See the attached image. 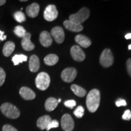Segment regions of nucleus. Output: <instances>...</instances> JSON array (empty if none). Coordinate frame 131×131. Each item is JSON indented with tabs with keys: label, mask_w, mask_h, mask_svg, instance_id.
I'll list each match as a JSON object with an SVG mask.
<instances>
[{
	"label": "nucleus",
	"mask_w": 131,
	"mask_h": 131,
	"mask_svg": "<svg viewBox=\"0 0 131 131\" xmlns=\"http://www.w3.org/2000/svg\"><path fill=\"white\" fill-rule=\"evenodd\" d=\"M115 104L117 107H120V106H126L127 103L123 99H119L115 102Z\"/></svg>",
	"instance_id": "32"
},
{
	"label": "nucleus",
	"mask_w": 131,
	"mask_h": 131,
	"mask_svg": "<svg viewBox=\"0 0 131 131\" xmlns=\"http://www.w3.org/2000/svg\"><path fill=\"white\" fill-rule=\"evenodd\" d=\"M6 38H7V36L5 35L4 32L2 30H0V42L6 40Z\"/></svg>",
	"instance_id": "34"
},
{
	"label": "nucleus",
	"mask_w": 131,
	"mask_h": 131,
	"mask_svg": "<svg viewBox=\"0 0 131 131\" xmlns=\"http://www.w3.org/2000/svg\"><path fill=\"white\" fill-rule=\"evenodd\" d=\"M6 3V0H0V6L4 5Z\"/></svg>",
	"instance_id": "36"
},
{
	"label": "nucleus",
	"mask_w": 131,
	"mask_h": 131,
	"mask_svg": "<svg viewBox=\"0 0 131 131\" xmlns=\"http://www.w3.org/2000/svg\"><path fill=\"white\" fill-rule=\"evenodd\" d=\"M40 60L37 55H33L29 60V69L32 72H36L40 69Z\"/></svg>",
	"instance_id": "16"
},
{
	"label": "nucleus",
	"mask_w": 131,
	"mask_h": 131,
	"mask_svg": "<svg viewBox=\"0 0 131 131\" xmlns=\"http://www.w3.org/2000/svg\"><path fill=\"white\" fill-rule=\"evenodd\" d=\"M15 48V45L14 42L12 41H7L5 43V45L3 47V55L5 57H9L11 54L12 53V52H14Z\"/></svg>",
	"instance_id": "20"
},
{
	"label": "nucleus",
	"mask_w": 131,
	"mask_h": 131,
	"mask_svg": "<svg viewBox=\"0 0 131 131\" xmlns=\"http://www.w3.org/2000/svg\"><path fill=\"white\" fill-rule=\"evenodd\" d=\"M6 79V73L3 68H0V86L4 84Z\"/></svg>",
	"instance_id": "28"
},
{
	"label": "nucleus",
	"mask_w": 131,
	"mask_h": 131,
	"mask_svg": "<svg viewBox=\"0 0 131 131\" xmlns=\"http://www.w3.org/2000/svg\"><path fill=\"white\" fill-rule=\"evenodd\" d=\"M52 119L49 115H44L39 118L37 120V125L38 127H39L41 130L46 129L47 127L51 122Z\"/></svg>",
	"instance_id": "18"
},
{
	"label": "nucleus",
	"mask_w": 131,
	"mask_h": 131,
	"mask_svg": "<svg viewBox=\"0 0 131 131\" xmlns=\"http://www.w3.org/2000/svg\"><path fill=\"white\" fill-rule=\"evenodd\" d=\"M50 35L53 37L57 43L61 44L64 41L65 38V34L63 29L61 27H55L51 30Z\"/></svg>",
	"instance_id": "9"
},
{
	"label": "nucleus",
	"mask_w": 131,
	"mask_h": 131,
	"mask_svg": "<svg viewBox=\"0 0 131 131\" xmlns=\"http://www.w3.org/2000/svg\"><path fill=\"white\" fill-rule=\"evenodd\" d=\"M64 26L68 30L72 32H80L83 29V26L81 24L75 23L70 20H66L63 23Z\"/></svg>",
	"instance_id": "14"
},
{
	"label": "nucleus",
	"mask_w": 131,
	"mask_h": 131,
	"mask_svg": "<svg viewBox=\"0 0 131 131\" xmlns=\"http://www.w3.org/2000/svg\"><path fill=\"white\" fill-rule=\"evenodd\" d=\"M100 63L104 68H109L114 63V57L111 50L106 49L102 52L100 58Z\"/></svg>",
	"instance_id": "5"
},
{
	"label": "nucleus",
	"mask_w": 131,
	"mask_h": 131,
	"mask_svg": "<svg viewBox=\"0 0 131 131\" xmlns=\"http://www.w3.org/2000/svg\"><path fill=\"white\" fill-rule=\"evenodd\" d=\"M75 40L80 46L84 47V48H87L91 45V40L86 36L81 35V34L77 35L75 38Z\"/></svg>",
	"instance_id": "17"
},
{
	"label": "nucleus",
	"mask_w": 131,
	"mask_h": 131,
	"mask_svg": "<svg viewBox=\"0 0 131 131\" xmlns=\"http://www.w3.org/2000/svg\"><path fill=\"white\" fill-rule=\"evenodd\" d=\"M100 102V92L98 89L91 90L87 95L86 106L91 112H95L97 110Z\"/></svg>",
	"instance_id": "1"
},
{
	"label": "nucleus",
	"mask_w": 131,
	"mask_h": 131,
	"mask_svg": "<svg viewBox=\"0 0 131 131\" xmlns=\"http://www.w3.org/2000/svg\"><path fill=\"white\" fill-rule=\"evenodd\" d=\"M89 10L86 7H83L77 14L70 15L69 20L74 22L75 23L81 24L89 17Z\"/></svg>",
	"instance_id": "3"
},
{
	"label": "nucleus",
	"mask_w": 131,
	"mask_h": 131,
	"mask_svg": "<svg viewBox=\"0 0 131 131\" xmlns=\"http://www.w3.org/2000/svg\"><path fill=\"white\" fill-rule=\"evenodd\" d=\"M31 34L30 33L27 32L25 36L22 38V41H21V46L26 51H30V50H34L35 49V45L32 43L30 40Z\"/></svg>",
	"instance_id": "11"
},
{
	"label": "nucleus",
	"mask_w": 131,
	"mask_h": 131,
	"mask_svg": "<svg viewBox=\"0 0 131 131\" xmlns=\"http://www.w3.org/2000/svg\"><path fill=\"white\" fill-rule=\"evenodd\" d=\"M70 89L77 96H79V97H83L86 95L87 92L86 90L82 87L78 86L77 84L72 85Z\"/></svg>",
	"instance_id": "22"
},
{
	"label": "nucleus",
	"mask_w": 131,
	"mask_h": 131,
	"mask_svg": "<svg viewBox=\"0 0 131 131\" xmlns=\"http://www.w3.org/2000/svg\"><path fill=\"white\" fill-rule=\"evenodd\" d=\"M126 67L127 72L131 77V58H129L126 62Z\"/></svg>",
	"instance_id": "33"
},
{
	"label": "nucleus",
	"mask_w": 131,
	"mask_h": 131,
	"mask_svg": "<svg viewBox=\"0 0 131 131\" xmlns=\"http://www.w3.org/2000/svg\"><path fill=\"white\" fill-rule=\"evenodd\" d=\"M125 38L127 39V40H129V39H131V33H129V34H127L125 35Z\"/></svg>",
	"instance_id": "35"
},
{
	"label": "nucleus",
	"mask_w": 131,
	"mask_h": 131,
	"mask_svg": "<svg viewBox=\"0 0 131 131\" xmlns=\"http://www.w3.org/2000/svg\"><path fill=\"white\" fill-rule=\"evenodd\" d=\"M50 83V78L47 73L42 72L37 75L35 79L36 86L38 89L45 91L49 88Z\"/></svg>",
	"instance_id": "4"
},
{
	"label": "nucleus",
	"mask_w": 131,
	"mask_h": 131,
	"mask_svg": "<svg viewBox=\"0 0 131 131\" xmlns=\"http://www.w3.org/2000/svg\"><path fill=\"white\" fill-rule=\"evenodd\" d=\"M58 12L55 5L50 4L47 6L44 12V18L46 21H52L58 16Z\"/></svg>",
	"instance_id": "6"
},
{
	"label": "nucleus",
	"mask_w": 131,
	"mask_h": 131,
	"mask_svg": "<svg viewBox=\"0 0 131 131\" xmlns=\"http://www.w3.org/2000/svg\"><path fill=\"white\" fill-rule=\"evenodd\" d=\"M128 49H129V50H131V45H129V46H128Z\"/></svg>",
	"instance_id": "37"
},
{
	"label": "nucleus",
	"mask_w": 131,
	"mask_h": 131,
	"mask_svg": "<svg viewBox=\"0 0 131 131\" xmlns=\"http://www.w3.org/2000/svg\"><path fill=\"white\" fill-rule=\"evenodd\" d=\"M14 18L18 23H23L26 21V16L21 11H18L14 14Z\"/></svg>",
	"instance_id": "25"
},
{
	"label": "nucleus",
	"mask_w": 131,
	"mask_h": 131,
	"mask_svg": "<svg viewBox=\"0 0 131 131\" xmlns=\"http://www.w3.org/2000/svg\"><path fill=\"white\" fill-rule=\"evenodd\" d=\"M40 11V6L37 3H32L26 8L27 15L31 18H35L38 16Z\"/></svg>",
	"instance_id": "15"
},
{
	"label": "nucleus",
	"mask_w": 131,
	"mask_h": 131,
	"mask_svg": "<svg viewBox=\"0 0 131 131\" xmlns=\"http://www.w3.org/2000/svg\"><path fill=\"white\" fill-rule=\"evenodd\" d=\"M0 109L3 115L9 118L16 119L20 115L19 109L11 103H3Z\"/></svg>",
	"instance_id": "2"
},
{
	"label": "nucleus",
	"mask_w": 131,
	"mask_h": 131,
	"mask_svg": "<svg viewBox=\"0 0 131 131\" xmlns=\"http://www.w3.org/2000/svg\"><path fill=\"white\" fill-rule=\"evenodd\" d=\"M58 126H59V123L58 122V121H57L56 119H53V120H52L51 122L49 123L48 126L47 127L46 130L47 131H49L52 128H56V127H58Z\"/></svg>",
	"instance_id": "27"
},
{
	"label": "nucleus",
	"mask_w": 131,
	"mask_h": 131,
	"mask_svg": "<svg viewBox=\"0 0 131 131\" xmlns=\"http://www.w3.org/2000/svg\"><path fill=\"white\" fill-rule=\"evenodd\" d=\"M77 75L76 69L73 68H68L63 70L61 73V78L66 83L72 82Z\"/></svg>",
	"instance_id": "7"
},
{
	"label": "nucleus",
	"mask_w": 131,
	"mask_h": 131,
	"mask_svg": "<svg viewBox=\"0 0 131 131\" xmlns=\"http://www.w3.org/2000/svg\"><path fill=\"white\" fill-rule=\"evenodd\" d=\"M40 41L42 46L49 47L52 43V38L51 35L47 31H43L40 35Z\"/></svg>",
	"instance_id": "13"
},
{
	"label": "nucleus",
	"mask_w": 131,
	"mask_h": 131,
	"mask_svg": "<svg viewBox=\"0 0 131 131\" xmlns=\"http://www.w3.org/2000/svg\"><path fill=\"white\" fill-rule=\"evenodd\" d=\"M64 105L70 109H73L76 106V101L71 100H68L64 102Z\"/></svg>",
	"instance_id": "29"
},
{
	"label": "nucleus",
	"mask_w": 131,
	"mask_h": 131,
	"mask_svg": "<svg viewBox=\"0 0 131 131\" xmlns=\"http://www.w3.org/2000/svg\"><path fill=\"white\" fill-rule=\"evenodd\" d=\"M58 57L55 54H49L44 59L45 63L47 66H53L58 63Z\"/></svg>",
	"instance_id": "21"
},
{
	"label": "nucleus",
	"mask_w": 131,
	"mask_h": 131,
	"mask_svg": "<svg viewBox=\"0 0 131 131\" xmlns=\"http://www.w3.org/2000/svg\"><path fill=\"white\" fill-rule=\"evenodd\" d=\"M3 131H18L17 129L10 124H5L2 129Z\"/></svg>",
	"instance_id": "31"
},
{
	"label": "nucleus",
	"mask_w": 131,
	"mask_h": 131,
	"mask_svg": "<svg viewBox=\"0 0 131 131\" xmlns=\"http://www.w3.org/2000/svg\"><path fill=\"white\" fill-rule=\"evenodd\" d=\"M70 54L73 60L77 61H82L86 58L84 52L78 46H73L70 49Z\"/></svg>",
	"instance_id": "10"
},
{
	"label": "nucleus",
	"mask_w": 131,
	"mask_h": 131,
	"mask_svg": "<svg viewBox=\"0 0 131 131\" xmlns=\"http://www.w3.org/2000/svg\"><path fill=\"white\" fill-rule=\"evenodd\" d=\"M15 34L17 37L20 38H23L26 34V30L23 26H16L15 28L14 29Z\"/></svg>",
	"instance_id": "24"
},
{
	"label": "nucleus",
	"mask_w": 131,
	"mask_h": 131,
	"mask_svg": "<svg viewBox=\"0 0 131 131\" xmlns=\"http://www.w3.org/2000/svg\"><path fill=\"white\" fill-rule=\"evenodd\" d=\"M122 118L124 119V120H130L131 119V112L130 110L125 111L124 112L123 115L122 116Z\"/></svg>",
	"instance_id": "30"
},
{
	"label": "nucleus",
	"mask_w": 131,
	"mask_h": 131,
	"mask_svg": "<svg viewBox=\"0 0 131 131\" xmlns=\"http://www.w3.org/2000/svg\"><path fill=\"white\" fill-rule=\"evenodd\" d=\"M12 61L15 66L19 64V63L25 62L27 61V57L23 54H19V55H15L13 57Z\"/></svg>",
	"instance_id": "23"
},
{
	"label": "nucleus",
	"mask_w": 131,
	"mask_h": 131,
	"mask_svg": "<svg viewBox=\"0 0 131 131\" xmlns=\"http://www.w3.org/2000/svg\"><path fill=\"white\" fill-rule=\"evenodd\" d=\"M61 124L64 131H72L74 128V122L69 114H64L62 117Z\"/></svg>",
	"instance_id": "8"
},
{
	"label": "nucleus",
	"mask_w": 131,
	"mask_h": 131,
	"mask_svg": "<svg viewBox=\"0 0 131 131\" xmlns=\"http://www.w3.org/2000/svg\"><path fill=\"white\" fill-rule=\"evenodd\" d=\"M84 113V109L83 108V106H79L78 107H77V109H75L73 112V114L75 115L77 118H81L83 116Z\"/></svg>",
	"instance_id": "26"
},
{
	"label": "nucleus",
	"mask_w": 131,
	"mask_h": 131,
	"mask_svg": "<svg viewBox=\"0 0 131 131\" xmlns=\"http://www.w3.org/2000/svg\"><path fill=\"white\" fill-rule=\"evenodd\" d=\"M58 104V100L53 97H50L47 98L45 102V109L46 111L50 112L53 111L57 107Z\"/></svg>",
	"instance_id": "19"
},
{
	"label": "nucleus",
	"mask_w": 131,
	"mask_h": 131,
	"mask_svg": "<svg viewBox=\"0 0 131 131\" xmlns=\"http://www.w3.org/2000/svg\"><path fill=\"white\" fill-rule=\"evenodd\" d=\"M19 94L26 100H32L35 98L36 95L34 91L27 87H22L19 90Z\"/></svg>",
	"instance_id": "12"
}]
</instances>
